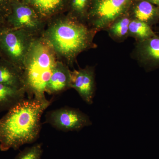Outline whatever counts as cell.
Returning <instances> with one entry per match:
<instances>
[{"instance_id":"1","label":"cell","mask_w":159,"mask_h":159,"mask_svg":"<svg viewBox=\"0 0 159 159\" xmlns=\"http://www.w3.org/2000/svg\"><path fill=\"white\" fill-rule=\"evenodd\" d=\"M35 98L21 100L0 119V150H15L37 140L41 129V118L51 104Z\"/></svg>"},{"instance_id":"2","label":"cell","mask_w":159,"mask_h":159,"mask_svg":"<svg viewBox=\"0 0 159 159\" xmlns=\"http://www.w3.org/2000/svg\"><path fill=\"white\" fill-rule=\"evenodd\" d=\"M62 14L48 22L42 35L58 59L73 67L80 54L97 48L94 39L97 32L87 23Z\"/></svg>"},{"instance_id":"3","label":"cell","mask_w":159,"mask_h":159,"mask_svg":"<svg viewBox=\"0 0 159 159\" xmlns=\"http://www.w3.org/2000/svg\"><path fill=\"white\" fill-rule=\"evenodd\" d=\"M54 49L42 35L34 40L24 61L23 79L29 98L48 102L46 89L58 60Z\"/></svg>"},{"instance_id":"4","label":"cell","mask_w":159,"mask_h":159,"mask_svg":"<svg viewBox=\"0 0 159 159\" xmlns=\"http://www.w3.org/2000/svg\"><path fill=\"white\" fill-rule=\"evenodd\" d=\"M37 37L23 29L9 27L6 23L2 24L0 25V52L2 57L22 70L26 56Z\"/></svg>"},{"instance_id":"5","label":"cell","mask_w":159,"mask_h":159,"mask_svg":"<svg viewBox=\"0 0 159 159\" xmlns=\"http://www.w3.org/2000/svg\"><path fill=\"white\" fill-rule=\"evenodd\" d=\"M134 0H92L87 23L97 32L106 31L114 21L128 12Z\"/></svg>"},{"instance_id":"6","label":"cell","mask_w":159,"mask_h":159,"mask_svg":"<svg viewBox=\"0 0 159 159\" xmlns=\"http://www.w3.org/2000/svg\"><path fill=\"white\" fill-rule=\"evenodd\" d=\"M6 24L14 29H21L34 36L42 35L48 22L42 18L31 6L21 0H12L11 11Z\"/></svg>"},{"instance_id":"7","label":"cell","mask_w":159,"mask_h":159,"mask_svg":"<svg viewBox=\"0 0 159 159\" xmlns=\"http://www.w3.org/2000/svg\"><path fill=\"white\" fill-rule=\"evenodd\" d=\"M45 122L64 132L81 130L92 124L89 117L77 109L62 107L48 112Z\"/></svg>"},{"instance_id":"8","label":"cell","mask_w":159,"mask_h":159,"mask_svg":"<svg viewBox=\"0 0 159 159\" xmlns=\"http://www.w3.org/2000/svg\"><path fill=\"white\" fill-rule=\"evenodd\" d=\"M131 57L145 70L159 68V36L158 35L136 42Z\"/></svg>"},{"instance_id":"9","label":"cell","mask_w":159,"mask_h":159,"mask_svg":"<svg viewBox=\"0 0 159 159\" xmlns=\"http://www.w3.org/2000/svg\"><path fill=\"white\" fill-rule=\"evenodd\" d=\"M71 89L77 91L87 103L92 104L96 90L95 67L87 66L71 71Z\"/></svg>"},{"instance_id":"10","label":"cell","mask_w":159,"mask_h":159,"mask_svg":"<svg viewBox=\"0 0 159 159\" xmlns=\"http://www.w3.org/2000/svg\"><path fill=\"white\" fill-rule=\"evenodd\" d=\"M71 70L69 66L58 60L46 89V93L57 95L71 89Z\"/></svg>"},{"instance_id":"11","label":"cell","mask_w":159,"mask_h":159,"mask_svg":"<svg viewBox=\"0 0 159 159\" xmlns=\"http://www.w3.org/2000/svg\"><path fill=\"white\" fill-rule=\"evenodd\" d=\"M128 12L132 19L141 21L151 27L159 21V7L147 0H134Z\"/></svg>"},{"instance_id":"12","label":"cell","mask_w":159,"mask_h":159,"mask_svg":"<svg viewBox=\"0 0 159 159\" xmlns=\"http://www.w3.org/2000/svg\"><path fill=\"white\" fill-rule=\"evenodd\" d=\"M31 6L47 21L62 14L66 10L68 0H21Z\"/></svg>"},{"instance_id":"13","label":"cell","mask_w":159,"mask_h":159,"mask_svg":"<svg viewBox=\"0 0 159 159\" xmlns=\"http://www.w3.org/2000/svg\"><path fill=\"white\" fill-rule=\"evenodd\" d=\"M0 83L16 88L25 89L22 70L2 57H0Z\"/></svg>"},{"instance_id":"14","label":"cell","mask_w":159,"mask_h":159,"mask_svg":"<svg viewBox=\"0 0 159 159\" xmlns=\"http://www.w3.org/2000/svg\"><path fill=\"white\" fill-rule=\"evenodd\" d=\"M25 89H19L0 83V112L8 111L25 99Z\"/></svg>"},{"instance_id":"15","label":"cell","mask_w":159,"mask_h":159,"mask_svg":"<svg viewBox=\"0 0 159 159\" xmlns=\"http://www.w3.org/2000/svg\"><path fill=\"white\" fill-rule=\"evenodd\" d=\"M131 20L129 13L127 12L115 20L106 31L116 42H123L129 37V29Z\"/></svg>"},{"instance_id":"16","label":"cell","mask_w":159,"mask_h":159,"mask_svg":"<svg viewBox=\"0 0 159 159\" xmlns=\"http://www.w3.org/2000/svg\"><path fill=\"white\" fill-rule=\"evenodd\" d=\"M92 0H68L67 15L75 19L86 23Z\"/></svg>"},{"instance_id":"17","label":"cell","mask_w":159,"mask_h":159,"mask_svg":"<svg viewBox=\"0 0 159 159\" xmlns=\"http://www.w3.org/2000/svg\"><path fill=\"white\" fill-rule=\"evenodd\" d=\"M151 27L147 24L135 19H132L129 25V37L134 38L136 42L143 41L157 36Z\"/></svg>"},{"instance_id":"18","label":"cell","mask_w":159,"mask_h":159,"mask_svg":"<svg viewBox=\"0 0 159 159\" xmlns=\"http://www.w3.org/2000/svg\"><path fill=\"white\" fill-rule=\"evenodd\" d=\"M42 143L27 147L20 152L15 159H41L43 153Z\"/></svg>"},{"instance_id":"19","label":"cell","mask_w":159,"mask_h":159,"mask_svg":"<svg viewBox=\"0 0 159 159\" xmlns=\"http://www.w3.org/2000/svg\"><path fill=\"white\" fill-rule=\"evenodd\" d=\"M12 0H0V13L7 17L11 11Z\"/></svg>"},{"instance_id":"20","label":"cell","mask_w":159,"mask_h":159,"mask_svg":"<svg viewBox=\"0 0 159 159\" xmlns=\"http://www.w3.org/2000/svg\"><path fill=\"white\" fill-rule=\"evenodd\" d=\"M6 18L3 15L0 13V25L6 23Z\"/></svg>"},{"instance_id":"21","label":"cell","mask_w":159,"mask_h":159,"mask_svg":"<svg viewBox=\"0 0 159 159\" xmlns=\"http://www.w3.org/2000/svg\"><path fill=\"white\" fill-rule=\"evenodd\" d=\"M152 4L159 7V0H147Z\"/></svg>"},{"instance_id":"22","label":"cell","mask_w":159,"mask_h":159,"mask_svg":"<svg viewBox=\"0 0 159 159\" xmlns=\"http://www.w3.org/2000/svg\"><path fill=\"white\" fill-rule=\"evenodd\" d=\"M2 57V54H1V52H0V57Z\"/></svg>"}]
</instances>
